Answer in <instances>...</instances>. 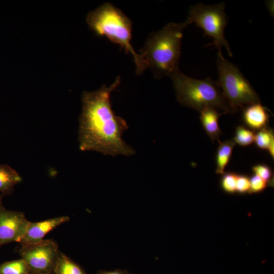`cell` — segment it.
Segmentation results:
<instances>
[{"mask_svg":"<svg viewBox=\"0 0 274 274\" xmlns=\"http://www.w3.org/2000/svg\"><path fill=\"white\" fill-rule=\"evenodd\" d=\"M21 180V176L14 168L0 163V192L2 195L12 194L16 185Z\"/></svg>","mask_w":274,"mask_h":274,"instance_id":"cell-12","label":"cell"},{"mask_svg":"<svg viewBox=\"0 0 274 274\" xmlns=\"http://www.w3.org/2000/svg\"><path fill=\"white\" fill-rule=\"evenodd\" d=\"M97 274H131L126 270L116 269L112 271L100 270Z\"/></svg>","mask_w":274,"mask_h":274,"instance_id":"cell-22","label":"cell"},{"mask_svg":"<svg viewBox=\"0 0 274 274\" xmlns=\"http://www.w3.org/2000/svg\"><path fill=\"white\" fill-rule=\"evenodd\" d=\"M242 117L247 128L255 131L267 126L269 115L267 109L258 102L249 105L244 108Z\"/></svg>","mask_w":274,"mask_h":274,"instance_id":"cell-10","label":"cell"},{"mask_svg":"<svg viewBox=\"0 0 274 274\" xmlns=\"http://www.w3.org/2000/svg\"><path fill=\"white\" fill-rule=\"evenodd\" d=\"M53 274H87L77 263L61 252H59Z\"/></svg>","mask_w":274,"mask_h":274,"instance_id":"cell-14","label":"cell"},{"mask_svg":"<svg viewBox=\"0 0 274 274\" xmlns=\"http://www.w3.org/2000/svg\"><path fill=\"white\" fill-rule=\"evenodd\" d=\"M199 112L201 125L207 135L212 141L218 140L222 133L219 126L218 120L223 113H219L213 107H206Z\"/></svg>","mask_w":274,"mask_h":274,"instance_id":"cell-11","label":"cell"},{"mask_svg":"<svg viewBox=\"0 0 274 274\" xmlns=\"http://www.w3.org/2000/svg\"><path fill=\"white\" fill-rule=\"evenodd\" d=\"M60 251L53 241L43 239L39 243L21 244L19 253L31 272L53 273Z\"/></svg>","mask_w":274,"mask_h":274,"instance_id":"cell-7","label":"cell"},{"mask_svg":"<svg viewBox=\"0 0 274 274\" xmlns=\"http://www.w3.org/2000/svg\"><path fill=\"white\" fill-rule=\"evenodd\" d=\"M237 174L233 172L224 173L222 175L220 184L225 192L228 194L236 193V182Z\"/></svg>","mask_w":274,"mask_h":274,"instance_id":"cell-18","label":"cell"},{"mask_svg":"<svg viewBox=\"0 0 274 274\" xmlns=\"http://www.w3.org/2000/svg\"><path fill=\"white\" fill-rule=\"evenodd\" d=\"M190 24L188 18L182 23L170 22L149 36L140 54L157 78L169 76L179 70L183 31Z\"/></svg>","mask_w":274,"mask_h":274,"instance_id":"cell-2","label":"cell"},{"mask_svg":"<svg viewBox=\"0 0 274 274\" xmlns=\"http://www.w3.org/2000/svg\"><path fill=\"white\" fill-rule=\"evenodd\" d=\"M30 222L21 212L0 208V248L4 245L20 243Z\"/></svg>","mask_w":274,"mask_h":274,"instance_id":"cell-8","label":"cell"},{"mask_svg":"<svg viewBox=\"0 0 274 274\" xmlns=\"http://www.w3.org/2000/svg\"><path fill=\"white\" fill-rule=\"evenodd\" d=\"M249 178L250 188L249 194L262 192L268 186L265 181L255 174L252 175Z\"/></svg>","mask_w":274,"mask_h":274,"instance_id":"cell-20","label":"cell"},{"mask_svg":"<svg viewBox=\"0 0 274 274\" xmlns=\"http://www.w3.org/2000/svg\"><path fill=\"white\" fill-rule=\"evenodd\" d=\"M218 142L219 145L216 156V173L223 175L225 173L226 166L230 161L235 143L233 140L222 142L218 139Z\"/></svg>","mask_w":274,"mask_h":274,"instance_id":"cell-13","label":"cell"},{"mask_svg":"<svg viewBox=\"0 0 274 274\" xmlns=\"http://www.w3.org/2000/svg\"><path fill=\"white\" fill-rule=\"evenodd\" d=\"M69 220V217L62 216L40 222H30L26 232L19 243L31 244L41 242L47 233Z\"/></svg>","mask_w":274,"mask_h":274,"instance_id":"cell-9","label":"cell"},{"mask_svg":"<svg viewBox=\"0 0 274 274\" xmlns=\"http://www.w3.org/2000/svg\"><path fill=\"white\" fill-rule=\"evenodd\" d=\"M31 271L22 258L0 264V274H30Z\"/></svg>","mask_w":274,"mask_h":274,"instance_id":"cell-15","label":"cell"},{"mask_svg":"<svg viewBox=\"0 0 274 274\" xmlns=\"http://www.w3.org/2000/svg\"><path fill=\"white\" fill-rule=\"evenodd\" d=\"M30 274H53V273L31 272Z\"/></svg>","mask_w":274,"mask_h":274,"instance_id":"cell-24","label":"cell"},{"mask_svg":"<svg viewBox=\"0 0 274 274\" xmlns=\"http://www.w3.org/2000/svg\"><path fill=\"white\" fill-rule=\"evenodd\" d=\"M86 21L96 35L107 37L132 56L138 75L148 67L145 59L135 52L131 44V22L121 10L111 4L105 3L90 12Z\"/></svg>","mask_w":274,"mask_h":274,"instance_id":"cell-3","label":"cell"},{"mask_svg":"<svg viewBox=\"0 0 274 274\" xmlns=\"http://www.w3.org/2000/svg\"><path fill=\"white\" fill-rule=\"evenodd\" d=\"M169 76L173 81L177 100L181 105L198 112L206 107H213L223 110L224 113L231 112L220 88L211 78H192L179 70Z\"/></svg>","mask_w":274,"mask_h":274,"instance_id":"cell-4","label":"cell"},{"mask_svg":"<svg viewBox=\"0 0 274 274\" xmlns=\"http://www.w3.org/2000/svg\"><path fill=\"white\" fill-rule=\"evenodd\" d=\"M254 142L258 148L268 150L270 145L274 143L273 130L267 126L258 130L255 134Z\"/></svg>","mask_w":274,"mask_h":274,"instance_id":"cell-17","label":"cell"},{"mask_svg":"<svg viewBox=\"0 0 274 274\" xmlns=\"http://www.w3.org/2000/svg\"><path fill=\"white\" fill-rule=\"evenodd\" d=\"M3 196H4L2 195H0V208H1L2 206H3V203H2V198H3Z\"/></svg>","mask_w":274,"mask_h":274,"instance_id":"cell-23","label":"cell"},{"mask_svg":"<svg viewBox=\"0 0 274 274\" xmlns=\"http://www.w3.org/2000/svg\"><path fill=\"white\" fill-rule=\"evenodd\" d=\"M120 83L118 77L109 87L104 85L96 91L83 92L79 127L81 151H92L112 156L135 154L122 138L128 128L126 121L116 115L112 108L111 93Z\"/></svg>","mask_w":274,"mask_h":274,"instance_id":"cell-1","label":"cell"},{"mask_svg":"<svg viewBox=\"0 0 274 274\" xmlns=\"http://www.w3.org/2000/svg\"><path fill=\"white\" fill-rule=\"evenodd\" d=\"M250 188L249 177L246 175L237 174L236 182V193L239 194L249 193Z\"/></svg>","mask_w":274,"mask_h":274,"instance_id":"cell-21","label":"cell"},{"mask_svg":"<svg viewBox=\"0 0 274 274\" xmlns=\"http://www.w3.org/2000/svg\"><path fill=\"white\" fill-rule=\"evenodd\" d=\"M188 19L191 23L203 29L204 36L214 39L213 43L207 46H214L219 50L225 47L230 56H232L227 41L224 37V29L227 23V16L225 12V3L214 5H204L198 4L191 6Z\"/></svg>","mask_w":274,"mask_h":274,"instance_id":"cell-6","label":"cell"},{"mask_svg":"<svg viewBox=\"0 0 274 274\" xmlns=\"http://www.w3.org/2000/svg\"><path fill=\"white\" fill-rule=\"evenodd\" d=\"M252 169L254 174L265 181L268 185H272L273 173L269 165L265 164H258L253 166Z\"/></svg>","mask_w":274,"mask_h":274,"instance_id":"cell-19","label":"cell"},{"mask_svg":"<svg viewBox=\"0 0 274 274\" xmlns=\"http://www.w3.org/2000/svg\"><path fill=\"white\" fill-rule=\"evenodd\" d=\"M221 51L217 54L219 78L216 83L222 88L231 112L243 108L244 105L260 102L258 95L238 67L225 59Z\"/></svg>","mask_w":274,"mask_h":274,"instance_id":"cell-5","label":"cell"},{"mask_svg":"<svg viewBox=\"0 0 274 274\" xmlns=\"http://www.w3.org/2000/svg\"><path fill=\"white\" fill-rule=\"evenodd\" d=\"M254 132L243 125L237 126L235 129L233 141L235 144L242 147L251 145L254 142Z\"/></svg>","mask_w":274,"mask_h":274,"instance_id":"cell-16","label":"cell"}]
</instances>
